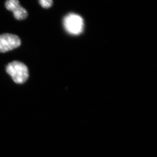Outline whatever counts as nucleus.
Listing matches in <instances>:
<instances>
[{
	"instance_id": "2",
	"label": "nucleus",
	"mask_w": 157,
	"mask_h": 157,
	"mask_svg": "<svg viewBox=\"0 0 157 157\" xmlns=\"http://www.w3.org/2000/svg\"><path fill=\"white\" fill-rule=\"evenodd\" d=\"M63 25L69 33L78 35L83 31L84 21L80 15L75 13H70L64 18Z\"/></svg>"
},
{
	"instance_id": "4",
	"label": "nucleus",
	"mask_w": 157,
	"mask_h": 157,
	"mask_svg": "<svg viewBox=\"0 0 157 157\" xmlns=\"http://www.w3.org/2000/svg\"><path fill=\"white\" fill-rule=\"evenodd\" d=\"M5 6L7 10L13 12L14 18L18 20L25 19L28 16L27 11L21 6L18 0H7Z\"/></svg>"
},
{
	"instance_id": "1",
	"label": "nucleus",
	"mask_w": 157,
	"mask_h": 157,
	"mask_svg": "<svg viewBox=\"0 0 157 157\" xmlns=\"http://www.w3.org/2000/svg\"><path fill=\"white\" fill-rule=\"evenodd\" d=\"M6 71L17 84H23L29 78L28 68L21 62L14 61L9 63L6 67Z\"/></svg>"
},
{
	"instance_id": "3",
	"label": "nucleus",
	"mask_w": 157,
	"mask_h": 157,
	"mask_svg": "<svg viewBox=\"0 0 157 157\" xmlns=\"http://www.w3.org/2000/svg\"><path fill=\"white\" fill-rule=\"evenodd\" d=\"M21 44L19 37L14 34L0 35V52L5 53L19 47Z\"/></svg>"
},
{
	"instance_id": "5",
	"label": "nucleus",
	"mask_w": 157,
	"mask_h": 157,
	"mask_svg": "<svg viewBox=\"0 0 157 157\" xmlns=\"http://www.w3.org/2000/svg\"><path fill=\"white\" fill-rule=\"evenodd\" d=\"M39 3L42 8L45 9H49L53 4L52 0H39Z\"/></svg>"
}]
</instances>
